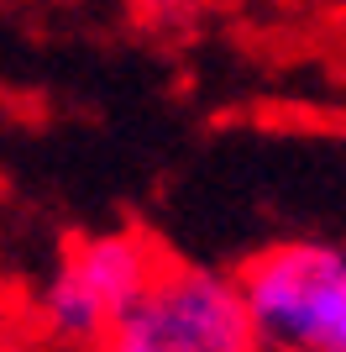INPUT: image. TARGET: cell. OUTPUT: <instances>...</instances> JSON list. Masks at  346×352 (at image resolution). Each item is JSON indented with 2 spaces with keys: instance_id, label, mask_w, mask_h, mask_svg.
<instances>
[{
  "instance_id": "cell-1",
  "label": "cell",
  "mask_w": 346,
  "mask_h": 352,
  "mask_svg": "<svg viewBox=\"0 0 346 352\" xmlns=\"http://www.w3.org/2000/svg\"><path fill=\"white\" fill-rule=\"evenodd\" d=\"M163 263L168 252L131 226L73 236L37 294V326L47 337V352H100L115 321H126L131 305L152 289Z\"/></svg>"
},
{
  "instance_id": "cell-3",
  "label": "cell",
  "mask_w": 346,
  "mask_h": 352,
  "mask_svg": "<svg viewBox=\"0 0 346 352\" xmlns=\"http://www.w3.org/2000/svg\"><path fill=\"white\" fill-rule=\"evenodd\" d=\"M100 352H262V347L246 326L231 274L168 258L152 289L131 305V316L115 321Z\"/></svg>"
},
{
  "instance_id": "cell-2",
  "label": "cell",
  "mask_w": 346,
  "mask_h": 352,
  "mask_svg": "<svg viewBox=\"0 0 346 352\" xmlns=\"http://www.w3.org/2000/svg\"><path fill=\"white\" fill-rule=\"evenodd\" d=\"M246 326L262 352H346V252L294 236L252 252L236 274Z\"/></svg>"
},
{
  "instance_id": "cell-4",
  "label": "cell",
  "mask_w": 346,
  "mask_h": 352,
  "mask_svg": "<svg viewBox=\"0 0 346 352\" xmlns=\"http://www.w3.org/2000/svg\"><path fill=\"white\" fill-rule=\"evenodd\" d=\"M0 352H47V347H0Z\"/></svg>"
}]
</instances>
